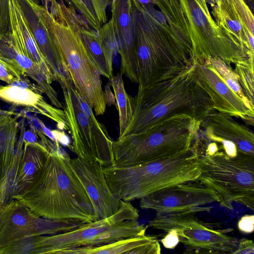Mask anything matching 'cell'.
I'll return each mask as SVG.
<instances>
[{
	"instance_id": "f1b7e54d",
	"label": "cell",
	"mask_w": 254,
	"mask_h": 254,
	"mask_svg": "<svg viewBox=\"0 0 254 254\" xmlns=\"http://www.w3.org/2000/svg\"><path fill=\"white\" fill-rule=\"evenodd\" d=\"M234 71L238 76L242 90L251 105L254 107V58L235 64Z\"/></svg>"
},
{
	"instance_id": "8fae6325",
	"label": "cell",
	"mask_w": 254,
	"mask_h": 254,
	"mask_svg": "<svg viewBox=\"0 0 254 254\" xmlns=\"http://www.w3.org/2000/svg\"><path fill=\"white\" fill-rule=\"evenodd\" d=\"M148 226L175 231L186 247L184 254H234L238 246V239L228 234L232 229H214L193 214L157 213Z\"/></svg>"
},
{
	"instance_id": "d4e9b609",
	"label": "cell",
	"mask_w": 254,
	"mask_h": 254,
	"mask_svg": "<svg viewBox=\"0 0 254 254\" xmlns=\"http://www.w3.org/2000/svg\"><path fill=\"white\" fill-rule=\"evenodd\" d=\"M66 9L70 22L79 34L101 75L110 79L113 75V68L108 63L98 32L73 8L66 5Z\"/></svg>"
},
{
	"instance_id": "9a60e30c",
	"label": "cell",
	"mask_w": 254,
	"mask_h": 254,
	"mask_svg": "<svg viewBox=\"0 0 254 254\" xmlns=\"http://www.w3.org/2000/svg\"><path fill=\"white\" fill-rule=\"evenodd\" d=\"M199 134L209 141L218 143L229 157H254V134L232 117L211 111L201 123Z\"/></svg>"
},
{
	"instance_id": "836d02e7",
	"label": "cell",
	"mask_w": 254,
	"mask_h": 254,
	"mask_svg": "<svg viewBox=\"0 0 254 254\" xmlns=\"http://www.w3.org/2000/svg\"><path fill=\"white\" fill-rule=\"evenodd\" d=\"M239 230L243 233L249 234L254 231V215H245L243 216L238 223Z\"/></svg>"
},
{
	"instance_id": "d590c367",
	"label": "cell",
	"mask_w": 254,
	"mask_h": 254,
	"mask_svg": "<svg viewBox=\"0 0 254 254\" xmlns=\"http://www.w3.org/2000/svg\"><path fill=\"white\" fill-rule=\"evenodd\" d=\"M234 254H254V245L252 240L242 238L238 240L237 249Z\"/></svg>"
},
{
	"instance_id": "74e56055",
	"label": "cell",
	"mask_w": 254,
	"mask_h": 254,
	"mask_svg": "<svg viewBox=\"0 0 254 254\" xmlns=\"http://www.w3.org/2000/svg\"><path fill=\"white\" fill-rule=\"evenodd\" d=\"M52 132L58 143L72 149V145L68 136L64 131L59 130H52Z\"/></svg>"
},
{
	"instance_id": "7a4b0ae2",
	"label": "cell",
	"mask_w": 254,
	"mask_h": 254,
	"mask_svg": "<svg viewBox=\"0 0 254 254\" xmlns=\"http://www.w3.org/2000/svg\"><path fill=\"white\" fill-rule=\"evenodd\" d=\"M130 1L138 87L150 85L189 69L192 65L191 47L151 3Z\"/></svg>"
},
{
	"instance_id": "ffe728a7",
	"label": "cell",
	"mask_w": 254,
	"mask_h": 254,
	"mask_svg": "<svg viewBox=\"0 0 254 254\" xmlns=\"http://www.w3.org/2000/svg\"><path fill=\"white\" fill-rule=\"evenodd\" d=\"M36 41L58 82L71 79L54 43L43 16V6L35 0H18Z\"/></svg>"
},
{
	"instance_id": "4316f807",
	"label": "cell",
	"mask_w": 254,
	"mask_h": 254,
	"mask_svg": "<svg viewBox=\"0 0 254 254\" xmlns=\"http://www.w3.org/2000/svg\"><path fill=\"white\" fill-rule=\"evenodd\" d=\"M73 8L97 31L108 21L107 10L113 0H61Z\"/></svg>"
},
{
	"instance_id": "44dd1931",
	"label": "cell",
	"mask_w": 254,
	"mask_h": 254,
	"mask_svg": "<svg viewBox=\"0 0 254 254\" xmlns=\"http://www.w3.org/2000/svg\"><path fill=\"white\" fill-rule=\"evenodd\" d=\"M0 53L15 59L26 76L36 81L53 106L59 109L64 108L57 91L33 62L21 37L10 22L7 32L0 42Z\"/></svg>"
},
{
	"instance_id": "5bb4252c",
	"label": "cell",
	"mask_w": 254,
	"mask_h": 254,
	"mask_svg": "<svg viewBox=\"0 0 254 254\" xmlns=\"http://www.w3.org/2000/svg\"><path fill=\"white\" fill-rule=\"evenodd\" d=\"M192 67L195 78L209 98L214 111L254 126V107L227 85L209 59L195 62Z\"/></svg>"
},
{
	"instance_id": "3957f363",
	"label": "cell",
	"mask_w": 254,
	"mask_h": 254,
	"mask_svg": "<svg viewBox=\"0 0 254 254\" xmlns=\"http://www.w3.org/2000/svg\"><path fill=\"white\" fill-rule=\"evenodd\" d=\"M133 101L132 119L120 138L143 132L178 114L187 115L202 122L214 110L194 76L192 65L167 79L138 87Z\"/></svg>"
},
{
	"instance_id": "4fadbf2b",
	"label": "cell",
	"mask_w": 254,
	"mask_h": 254,
	"mask_svg": "<svg viewBox=\"0 0 254 254\" xmlns=\"http://www.w3.org/2000/svg\"><path fill=\"white\" fill-rule=\"evenodd\" d=\"M220 198L213 189L197 181L174 185L142 198L139 206L160 214H195L209 210L205 205L219 202Z\"/></svg>"
},
{
	"instance_id": "f35d334b",
	"label": "cell",
	"mask_w": 254,
	"mask_h": 254,
	"mask_svg": "<svg viewBox=\"0 0 254 254\" xmlns=\"http://www.w3.org/2000/svg\"><path fill=\"white\" fill-rule=\"evenodd\" d=\"M37 3L44 5L45 4V0H35Z\"/></svg>"
},
{
	"instance_id": "ba28073f",
	"label": "cell",
	"mask_w": 254,
	"mask_h": 254,
	"mask_svg": "<svg viewBox=\"0 0 254 254\" xmlns=\"http://www.w3.org/2000/svg\"><path fill=\"white\" fill-rule=\"evenodd\" d=\"M197 180L218 193L220 206L233 210L236 202L254 210V157H230L212 142L200 155Z\"/></svg>"
},
{
	"instance_id": "4dcf8cb0",
	"label": "cell",
	"mask_w": 254,
	"mask_h": 254,
	"mask_svg": "<svg viewBox=\"0 0 254 254\" xmlns=\"http://www.w3.org/2000/svg\"><path fill=\"white\" fill-rule=\"evenodd\" d=\"M209 60L227 85L240 98L251 105L246 97L239 83L238 76L232 66L228 65L224 61L219 58H210Z\"/></svg>"
},
{
	"instance_id": "277c9868",
	"label": "cell",
	"mask_w": 254,
	"mask_h": 254,
	"mask_svg": "<svg viewBox=\"0 0 254 254\" xmlns=\"http://www.w3.org/2000/svg\"><path fill=\"white\" fill-rule=\"evenodd\" d=\"M169 25L189 45L192 64L219 58L228 65L249 59L241 44L221 28L210 13L206 0H150Z\"/></svg>"
},
{
	"instance_id": "d6a6232c",
	"label": "cell",
	"mask_w": 254,
	"mask_h": 254,
	"mask_svg": "<svg viewBox=\"0 0 254 254\" xmlns=\"http://www.w3.org/2000/svg\"><path fill=\"white\" fill-rule=\"evenodd\" d=\"M9 0H0V42L9 27Z\"/></svg>"
},
{
	"instance_id": "30bf717a",
	"label": "cell",
	"mask_w": 254,
	"mask_h": 254,
	"mask_svg": "<svg viewBox=\"0 0 254 254\" xmlns=\"http://www.w3.org/2000/svg\"><path fill=\"white\" fill-rule=\"evenodd\" d=\"M63 108L76 155L89 162L97 161L103 167L114 166L113 140L105 127L95 117L93 109L74 88L72 81L60 84Z\"/></svg>"
},
{
	"instance_id": "8d00e7d4",
	"label": "cell",
	"mask_w": 254,
	"mask_h": 254,
	"mask_svg": "<svg viewBox=\"0 0 254 254\" xmlns=\"http://www.w3.org/2000/svg\"><path fill=\"white\" fill-rule=\"evenodd\" d=\"M167 232V235L161 240V243L167 249H174L179 243L178 236L174 230H169Z\"/></svg>"
},
{
	"instance_id": "83f0119b",
	"label": "cell",
	"mask_w": 254,
	"mask_h": 254,
	"mask_svg": "<svg viewBox=\"0 0 254 254\" xmlns=\"http://www.w3.org/2000/svg\"><path fill=\"white\" fill-rule=\"evenodd\" d=\"M110 80L114 92L116 107L119 113L118 138H120L132 119L134 110V101L133 98L127 93L125 89L123 74L121 72L113 75Z\"/></svg>"
},
{
	"instance_id": "52a82bcc",
	"label": "cell",
	"mask_w": 254,
	"mask_h": 254,
	"mask_svg": "<svg viewBox=\"0 0 254 254\" xmlns=\"http://www.w3.org/2000/svg\"><path fill=\"white\" fill-rule=\"evenodd\" d=\"M201 123L178 114L143 132L118 138L113 143V166L135 165L189 149L198 141Z\"/></svg>"
},
{
	"instance_id": "603a6c76",
	"label": "cell",
	"mask_w": 254,
	"mask_h": 254,
	"mask_svg": "<svg viewBox=\"0 0 254 254\" xmlns=\"http://www.w3.org/2000/svg\"><path fill=\"white\" fill-rule=\"evenodd\" d=\"M161 247L156 237L145 234L121 239L91 247H79L62 254H160Z\"/></svg>"
},
{
	"instance_id": "2e32d148",
	"label": "cell",
	"mask_w": 254,
	"mask_h": 254,
	"mask_svg": "<svg viewBox=\"0 0 254 254\" xmlns=\"http://www.w3.org/2000/svg\"><path fill=\"white\" fill-rule=\"evenodd\" d=\"M49 150L41 144L23 142L19 137L11 165L0 187V204L24 191L43 167Z\"/></svg>"
},
{
	"instance_id": "f546056e",
	"label": "cell",
	"mask_w": 254,
	"mask_h": 254,
	"mask_svg": "<svg viewBox=\"0 0 254 254\" xmlns=\"http://www.w3.org/2000/svg\"><path fill=\"white\" fill-rule=\"evenodd\" d=\"M98 34L108 63L110 67L113 68V60L118 53V46L111 19L100 28Z\"/></svg>"
},
{
	"instance_id": "8992f818",
	"label": "cell",
	"mask_w": 254,
	"mask_h": 254,
	"mask_svg": "<svg viewBox=\"0 0 254 254\" xmlns=\"http://www.w3.org/2000/svg\"><path fill=\"white\" fill-rule=\"evenodd\" d=\"M43 6L46 24L74 88L96 115H103L107 103L101 74L70 21L66 5L61 0H50L46 6Z\"/></svg>"
},
{
	"instance_id": "7c38bea8",
	"label": "cell",
	"mask_w": 254,
	"mask_h": 254,
	"mask_svg": "<svg viewBox=\"0 0 254 254\" xmlns=\"http://www.w3.org/2000/svg\"><path fill=\"white\" fill-rule=\"evenodd\" d=\"M83 223L40 217L20 201L12 198L0 204V249L27 237L70 231Z\"/></svg>"
},
{
	"instance_id": "e575fe53",
	"label": "cell",
	"mask_w": 254,
	"mask_h": 254,
	"mask_svg": "<svg viewBox=\"0 0 254 254\" xmlns=\"http://www.w3.org/2000/svg\"><path fill=\"white\" fill-rule=\"evenodd\" d=\"M9 85L28 89L40 94L44 93L42 89L37 84L31 82L25 76H22L19 80Z\"/></svg>"
},
{
	"instance_id": "d6986e66",
	"label": "cell",
	"mask_w": 254,
	"mask_h": 254,
	"mask_svg": "<svg viewBox=\"0 0 254 254\" xmlns=\"http://www.w3.org/2000/svg\"><path fill=\"white\" fill-rule=\"evenodd\" d=\"M111 20L115 32L118 53L121 57V73L138 83V67L130 0H113Z\"/></svg>"
},
{
	"instance_id": "9c48e42d",
	"label": "cell",
	"mask_w": 254,
	"mask_h": 254,
	"mask_svg": "<svg viewBox=\"0 0 254 254\" xmlns=\"http://www.w3.org/2000/svg\"><path fill=\"white\" fill-rule=\"evenodd\" d=\"M139 213L130 201H121L118 211L112 216L84 223L74 230L53 235H37L34 254H62L66 250L91 247L145 234L146 227L137 219Z\"/></svg>"
},
{
	"instance_id": "5b68a950",
	"label": "cell",
	"mask_w": 254,
	"mask_h": 254,
	"mask_svg": "<svg viewBox=\"0 0 254 254\" xmlns=\"http://www.w3.org/2000/svg\"><path fill=\"white\" fill-rule=\"evenodd\" d=\"M198 142L175 155L135 165L103 167L107 183L119 199L130 201L174 185L196 181L200 174Z\"/></svg>"
},
{
	"instance_id": "e0dca14e",
	"label": "cell",
	"mask_w": 254,
	"mask_h": 254,
	"mask_svg": "<svg viewBox=\"0 0 254 254\" xmlns=\"http://www.w3.org/2000/svg\"><path fill=\"white\" fill-rule=\"evenodd\" d=\"M70 164L85 189L98 219L110 217L120 208L121 201L111 191L103 166L78 157L70 158Z\"/></svg>"
},
{
	"instance_id": "7402d4cb",
	"label": "cell",
	"mask_w": 254,
	"mask_h": 254,
	"mask_svg": "<svg viewBox=\"0 0 254 254\" xmlns=\"http://www.w3.org/2000/svg\"><path fill=\"white\" fill-rule=\"evenodd\" d=\"M0 98L44 116L56 123L59 129L68 130L64 110L49 104L44 99L42 94L9 84L0 85Z\"/></svg>"
},
{
	"instance_id": "6da1fadb",
	"label": "cell",
	"mask_w": 254,
	"mask_h": 254,
	"mask_svg": "<svg viewBox=\"0 0 254 254\" xmlns=\"http://www.w3.org/2000/svg\"><path fill=\"white\" fill-rule=\"evenodd\" d=\"M60 144L49 151L45 163L30 186L12 198L36 215L52 220L89 223L98 220L92 204Z\"/></svg>"
},
{
	"instance_id": "1f68e13d",
	"label": "cell",
	"mask_w": 254,
	"mask_h": 254,
	"mask_svg": "<svg viewBox=\"0 0 254 254\" xmlns=\"http://www.w3.org/2000/svg\"><path fill=\"white\" fill-rule=\"evenodd\" d=\"M27 76L17 61L0 53V80L10 84Z\"/></svg>"
},
{
	"instance_id": "cb8c5ba5",
	"label": "cell",
	"mask_w": 254,
	"mask_h": 254,
	"mask_svg": "<svg viewBox=\"0 0 254 254\" xmlns=\"http://www.w3.org/2000/svg\"><path fill=\"white\" fill-rule=\"evenodd\" d=\"M9 22L14 26L21 37L32 61L52 83L56 80L55 76L39 48L18 0H9Z\"/></svg>"
},
{
	"instance_id": "ac0fdd59",
	"label": "cell",
	"mask_w": 254,
	"mask_h": 254,
	"mask_svg": "<svg viewBox=\"0 0 254 254\" xmlns=\"http://www.w3.org/2000/svg\"><path fill=\"white\" fill-rule=\"evenodd\" d=\"M217 25L254 58V16L244 0H213L209 3Z\"/></svg>"
},
{
	"instance_id": "484cf974",
	"label": "cell",
	"mask_w": 254,
	"mask_h": 254,
	"mask_svg": "<svg viewBox=\"0 0 254 254\" xmlns=\"http://www.w3.org/2000/svg\"><path fill=\"white\" fill-rule=\"evenodd\" d=\"M17 115L12 111L0 110V187L3 184L17 142Z\"/></svg>"
}]
</instances>
